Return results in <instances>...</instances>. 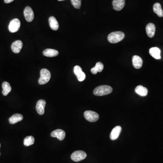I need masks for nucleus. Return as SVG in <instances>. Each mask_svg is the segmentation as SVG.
I'll list each match as a JSON object with an SVG mask.
<instances>
[{"label":"nucleus","instance_id":"a878e982","mask_svg":"<svg viewBox=\"0 0 163 163\" xmlns=\"http://www.w3.org/2000/svg\"><path fill=\"white\" fill-rule=\"evenodd\" d=\"M77 77L78 81L80 82H82V81H84L86 78V74H85L84 72H82L80 74L78 75Z\"/></svg>","mask_w":163,"mask_h":163},{"label":"nucleus","instance_id":"423d86ee","mask_svg":"<svg viewBox=\"0 0 163 163\" xmlns=\"http://www.w3.org/2000/svg\"><path fill=\"white\" fill-rule=\"evenodd\" d=\"M20 27V22L18 19L12 20L9 25V31L11 33H15L18 31Z\"/></svg>","mask_w":163,"mask_h":163},{"label":"nucleus","instance_id":"a211bd4d","mask_svg":"<svg viewBox=\"0 0 163 163\" xmlns=\"http://www.w3.org/2000/svg\"><path fill=\"white\" fill-rule=\"evenodd\" d=\"M23 119V115L20 114H15L9 119V122L11 124H15L18 122L22 121Z\"/></svg>","mask_w":163,"mask_h":163},{"label":"nucleus","instance_id":"7ed1b4c3","mask_svg":"<svg viewBox=\"0 0 163 163\" xmlns=\"http://www.w3.org/2000/svg\"><path fill=\"white\" fill-rule=\"evenodd\" d=\"M51 78L50 72L48 69H43L41 70V77L38 83L40 85H44L48 83Z\"/></svg>","mask_w":163,"mask_h":163},{"label":"nucleus","instance_id":"f8f14e48","mask_svg":"<svg viewBox=\"0 0 163 163\" xmlns=\"http://www.w3.org/2000/svg\"><path fill=\"white\" fill-rule=\"evenodd\" d=\"M133 65L136 69H140L143 64V60L139 56L134 55L132 58Z\"/></svg>","mask_w":163,"mask_h":163},{"label":"nucleus","instance_id":"f257e3e1","mask_svg":"<svg viewBox=\"0 0 163 163\" xmlns=\"http://www.w3.org/2000/svg\"><path fill=\"white\" fill-rule=\"evenodd\" d=\"M125 34L122 32L115 31L111 33L108 36V41L111 44H115L121 41L125 38Z\"/></svg>","mask_w":163,"mask_h":163},{"label":"nucleus","instance_id":"ddd939ff","mask_svg":"<svg viewBox=\"0 0 163 163\" xmlns=\"http://www.w3.org/2000/svg\"><path fill=\"white\" fill-rule=\"evenodd\" d=\"M121 131H122V127L120 126L115 127L111 133L110 136V139L113 141H114L118 139Z\"/></svg>","mask_w":163,"mask_h":163},{"label":"nucleus","instance_id":"2eb2a0df","mask_svg":"<svg viewBox=\"0 0 163 163\" xmlns=\"http://www.w3.org/2000/svg\"><path fill=\"white\" fill-rule=\"evenodd\" d=\"M149 53L151 56L156 59H161L160 56V50L157 47H153L151 48L149 50Z\"/></svg>","mask_w":163,"mask_h":163},{"label":"nucleus","instance_id":"f03ea898","mask_svg":"<svg viewBox=\"0 0 163 163\" xmlns=\"http://www.w3.org/2000/svg\"><path fill=\"white\" fill-rule=\"evenodd\" d=\"M113 92V88L108 85H102L94 89L93 94L96 96H101L106 95Z\"/></svg>","mask_w":163,"mask_h":163},{"label":"nucleus","instance_id":"0eeeda50","mask_svg":"<svg viewBox=\"0 0 163 163\" xmlns=\"http://www.w3.org/2000/svg\"><path fill=\"white\" fill-rule=\"evenodd\" d=\"M24 15L25 20L28 22H31L34 18V13L31 8L29 6L25 7L24 10Z\"/></svg>","mask_w":163,"mask_h":163},{"label":"nucleus","instance_id":"20e7f679","mask_svg":"<svg viewBox=\"0 0 163 163\" xmlns=\"http://www.w3.org/2000/svg\"><path fill=\"white\" fill-rule=\"evenodd\" d=\"M84 118L90 122H95L99 119V115L95 111H87L84 113Z\"/></svg>","mask_w":163,"mask_h":163},{"label":"nucleus","instance_id":"412c9836","mask_svg":"<svg viewBox=\"0 0 163 163\" xmlns=\"http://www.w3.org/2000/svg\"><path fill=\"white\" fill-rule=\"evenodd\" d=\"M104 64L101 62H98L97 63L95 66L91 69V72L92 74H96L97 72H102V70H104Z\"/></svg>","mask_w":163,"mask_h":163},{"label":"nucleus","instance_id":"5701e85b","mask_svg":"<svg viewBox=\"0 0 163 163\" xmlns=\"http://www.w3.org/2000/svg\"><path fill=\"white\" fill-rule=\"evenodd\" d=\"M35 143V139L32 136H28L24 140V144L26 146H29L33 145Z\"/></svg>","mask_w":163,"mask_h":163},{"label":"nucleus","instance_id":"9d476101","mask_svg":"<svg viewBox=\"0 0 163 163\" xmlns=\"http://www.w3.org/2000/svg\"><path fill=\"white\" fill-rule=\"evenodd\" d=\"M23 43L22 41L20 40H18L12 43L11 46V50L15 54H18L20 52Z\"/></svg>","mask_w":163,"mask_h":163},{"label":"nucleus","instance_id":"b1692460","mask_svg":"<svg viewBox=\"0 0 163 163\" xmlns=\"http://www.w3.org/2000/svg\"><path fill=\"white\" fill-rule=\"evenodd\" d=\"M71 3L76 9H80L81 6V0H71Z\"/></svg>","mask_w":163,"mask_h":163},{"label":"nucleus","instance_id":"aec40b11","mask_svg":"<svg viewBox=\"0 0 163 163\" xmlns=\"http://www.w3.org/2000/svg\"><path fill=\"white\" fill-rule=\"evenodd\" d=\"M153 10L160 17H163V10L161 5L160 3H156L154 4L153 6Z\"/></svg>","mask_w":163,"mask_h":163},{"label":"nucleus","instance_id":"4be33fe9","mask_svg":"<svg viewBox=\"0 0 163 163\" xmlns=\"http://www.w3.org/2000/svg\"><path fill=\"white\" fill-rule=\"evenodd\" d=\"M2 87L3 88V90L2 91V94L3 95L6 96L8 95V93L11 91V87L10 84L7 82H4L2 84Z\"/></svg>","mask_w":163,"mask_h":163},{"label":"nucleus","instance_id":"393cba45","mask_svg":"<svg viewBox=\"0 0 163 163\" xmlns=\"http://www.w3.org/2000/svg\"><path fill=\"white\" fill-rule=\"evenodd\" d=\"M73 72H74L75 75L77 76L83 72V71L80 66L77 65V66H75L74 67V69H73Z\"/></svg>","mask_w":163,"mask_h":163},{"label":"nucleus","instance_id":"6e6552de","mask_svg":"<svg viewBox=\"0 0 163 163\" xmlns=\"http://www.w3.org/2000/svg\"><path fill=\"white\" fill-rule=\"evenodd\" d=\"M46 105V101L44 100L41 99L37 102L36 109L38 113L40 115H42L45 113V108Z\"/></svg>","mask_w":163,"mask_h":163},{"label":"nucleus","instance_id":"9b49d317","mask_svg":"<svg viewBox=\"0 0 163 163\" xmlns=\"http://www.w3.org/2000/svg\"><path fill=\"white\" fill-rule=\"evenodd\" d=\"M112 3L114 9L117 11H120L125 6V0H113Z\"/></svg>","mask_w":163,"mask_h":163},{"label":"nucleus","instance_id":"f3484780","mask_svg":"<svg viewBox=\"0 0 163 163\" xmlns=\"http://www.w3.org/2000/svg\"><path fill=\"white\" fill-rule=\"evenodd\" d=\"M50 27L54 31H57L59 27V23L54 16H51L49 19Z\"/></svg>","mask_w":163,"mask_h":163},{"label":"nucleus","instance_id":"4468645a","mask_svg":"<svg viewBox=\"0 0 163 163\" xmlns=\"http://www.w3.org/2000/svg\"><path fill=\"white\" fill-rule=\"evenodd\" d=\"M146 32L148 37L150 38L153 37L155 34V25L153 23L148 24L146 27Z\"/></svg>","mask_w":163,"mask_h":163},{"label":"nucleus","instance_id":"c85d7f7f","mask_svg":"<svg viewBox=\"0 0 163 163\" xmlns=\"http://www.w3.org/2000/svg\"><path fill=\"white\" fill-rule=\"evenodd\" d=\"M0 147H1V144H0ZM0 155H1V153H0Z\"/></svg>","mask_w":163,"mask_h":163},{"label":"nucleus","instance_id":"6ab92c4d","mask_svg":"<svg viewBox=\"0 0 163 163\" xmlns=\"http://www.w3.org/2000/svg\"><path fill=\"white\" fill-rule=\"evenodd\" d=\"M135 92L141 96L145 97L147 95L148 90L146 87H144L141 85H139L136 87Z\"/></svg>","mask_w":163,"mask_h":163},{"label":"nucleus","instance_id":"1a4fd4ad","mask_svg":"<svg viewBox=\"0 0 163 163\" xmlns=\"http://www.w3.org/2000/svg\"><path fill=\"white\" fill-rule=\"evenodd\" d=\"M66 134L64 131L61 129L55 130L51 133V136L52 137H56L59 141H63L65 138Z\"/></svg>","mask_w":163,"mask_h":163},{"label":"nucleus","instance_id":"cd10ccee","mask_svg":"<svg viewBox=\"0 0 163 163\" xmlns=\"http://www.w3.org/2000/svg\"><path fill=\"white\" fill-rule=\"evenodd\" d=\"M59 1H64V0H58Z\"/></svg>","mask_w":163,"mask_h":163},{"label":"nucleus","instance_id":"bb28decb","mask_svg":"<svg viewBox=\"0 0 163 163\" xmlns=\"http://www.w3.org/2000/svg\"><path fill=\"white\" fill-rule=\"evenodd\" d=\"M14 0H4V2H5L6 3H10V2H12V1H14Z\"/></svg>","mask_w":163,"mask_h":163},{"label":"nucleus","instance_id":"39448f33","mask_svg":"<svg viewBox=\"0 0 163 163\" xmlns=\"http://www.w3.org/2000/svg\"><path fill=\"white\" fill-rule=\"evenodd\" d=\"M87 154L82 150H77L73 152L71 155V159L75 162H78L86 158Z\"/></svg>","mask_w":163,"mask_h":163},{"label":"nucleus","instance_id":"dca6fc26","mask_svg":"<svg viewBox=\"0 0 163 163\" xmlns=\"http://www.w3.org/2000/svg\"><path fill=\"white\" fill-rule=\"evenodd\" d=\"M43 55L47 57H54L59 55V52L56 50L51 49H47L43 52Z\"/></svg>","mask_w":163,"mask_h":163}]
</instances>
